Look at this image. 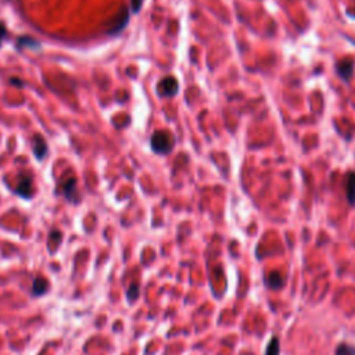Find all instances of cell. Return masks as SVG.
<instances>
[{
    "label": "cell",
    "instance_id": "6da1fadb",
    "mask_svg": "<svg viewBox=\"0 0 355 355\" xmlns=\"http://www.w3.org/2000/svg\"><path fill=\"white\" fill-rule=\"evenodd\" d=\"M150 147L158 156H168L175 147V138L167 131H157L151 135Z\"/></svg>",
    "mask_w": 355,
    "mask_h": 355
},
{
    "label": "cell",
    "instance_id": "9c48e42d",
    "mask_svg": "<svg viewBox=\"0 0 355 355\" xmlns=\"http://www.w3.org/2000/svg\"><path fill=\"white\" fill-rule=\"evenodd\" d=\"M48 287L49 283L46 279L37 277V279L34 280V283H32V294L35 295V297H39V295L45 294V293L48 291Z\"/></svg>",
    "mask_w": 355,
    "mask_h": 355
},
{
    "label": "cell",
    "instance_id": "8fae6325",
    "mask_svg": "<svg viewBox=\"0 0 355 355\" xmlns=\"http://www.w3.org/2000/svg\"><path fill=\"white\" fill-rule=\"evenodd\" d=\"M279 352H280L279 340H277V337H272L271 340H269V343H268L265 355H279Z\"/></svg>",
    "mask_w": 355,
    "mask_h": 355
},
{
    "label": "cell",
    "instance_id": "7c38bea8",
    "mask_svg": "<svg viewBox=\"0 0 355 355\" xmlns=\"http://www.w3.org/2000/svg\"><path fill=\"white\" fill-rule=\"evenodd\" d=\"M334 355H355V347L349 344H338Z\"/></svg>",
    "mask_w": 355,
    "mask_h": 355
},
{
    "label": "cell",
    "instance_id": "277c9868",
    "mask_svg": "<svg viewBox=\"0 0 355 355\" xmlns=\"http://www.w3.org/2000/svg\"><path fill=\"white\" fill-rule=\"evenodd\" d=\"M129 23V10L127 7H122L120 13L115 16L114 19L111 20V23L109 25V34L110 35H117L120 34L121 31L124 30Z\"/></svg>",
    "mask_w": 355,
    "mask_h": 355
},
{
    "label": "cell",
    "instance_id": "52a82bcc",
    "mask_svg": "<svg viewBox=\"0 0 355 355\" xmlns=\"http://www.w3.org/2000/svg\"><path fill=\"white\" fill-rule=\"evenodd\" d=\"M265 284H266L268 289L277 290L284 284V280H283L282 275L279 272H272V273H269L268 276L265 277Z\"/></svg>",
    "mask_w": 355,
    "mask_h": 355
},
{
    "label": "cell",
    "instance_id": "30bf717a",
    "mask_svg": "<svg viewBox=\"0 0 355 355\" xmlns=\"http://www.w3.org/2000/svg\"><path fill=\"white\" fill-rule=\"evenodd\" d=\"M63 192L66 194L67 199L74 201V194L77 192V181H75V178H70V179H67L63 183Z\"/></svg>",
    "mask_w": 355,
    "mask_h": 355
},
{
    "label": "cell",
    "instance_id": "ba28073f",
    "mask_svg": "<svg viewBox=\"0 0 355 355\" xmlns=\"http://www.w3.org/2000/svg\"><path fill=\"white\" fill-rule=\"evenodd\" d=\"M34 154L38 160H42L48 154V143L45 142L42 136H37L34 142Z\"/></svg>",
    "mask_w": 355,
    "mask_h": 355
},
{
    "label": "cell",
    "instance_id": "8992f818",
    "mask_svg": "<svg viewBox=\"0 0 355 355\" xmlns=\"http://www.w3.org/2000/svg\"><path fill=\"white\" fill-rule=\"evenodd\" d=\"M345 199L349 205H355V172L349 171L345 175Z\"/></svg>",
    "mask_w": 355,
    "mask_h": 355
},
{
    "label": "cell",
    "instance_id": "3957f363",
    "mask_svg": "<svg viewBox=\"0 0 355 355\" xmlns=\"http://www.w3.org/2000/svg\"><path fill=\"white\" fill-rule=\"evenodd\" d=\"M179 92V81L175 77H165L157 85V93L161 97H174Z\"/></svg>",
    "mask_w": 355,
    "mask_h": 355
},
{
    "label": "cell",
    "instance_id": "7a4b0ae2",
    "mask_svg": "<svg viewBox=\"0 0 355 355\" xmlns=\"http://www.w3.org/2000/svg\"><path fill=\"white\" fill-rule=\"evenodd\" d=\"M334 71L344 84H349L355 73L354 59H343L341 61H337L334 64Z\"/></svg>",
    "mask_w": 355,
    "mask_h": 355
},
{
    "label": "cell",
    "instance_id": "5b68a950",
    "mask_svg": "<svg viewBox=\"0 0 355 355\" xmlns=\"http://www.w3.org/2000/svg\"><path fill=\"white\" fill-rule=\"evenodd\" d=\"M16 193L23 199H31L32 196V179L30 175H23L20 178V182L16 187Z\"/></svg>",
    "mask_w": 355,
    "mask_h": 355
},
{
    "label": "cell",
    "instance_id": "5bb4252c",
    "mask_svg": "<svg viewBox=\"0 0 355 355\" xmlns=\"http://www.w3.org/2000/svg\"><path fill=\"white\" fill-rule=\"evenodd\" d=\"M139 293H140V290H139L138 283H133V284H131V287H129V290H128V294H127L128 300L129 301L138 300Z\"/></svg>",
    "mask_w": 355,
    "mask_h": 355
},
{
    "label": "cell",
    "instance_id": "2e32d148",
    "mask_svg": "<svg viewBox=\"0 0 355 355\" xmlns=\"http://www.w3.org/2000/svg\"><path fill=\"white\" fill-rule=\"evenodd\" d=\"M143 2H145V0H131V13L138 14V13L142 10Z\"/></svg>",
    "mask_w": 355,
    "mask_h": 355
},
{
    "label": "cell",
    "instance_id": "4fadbf2b",
    "mask_svg": "<svg viewBox=\"0 0 355 355\" xmlns=\"http://www.w3.org/2000/svg\"><path fill=\"white\" fill-rule=\"evenodd\" d=\"M19 46H23V48H25V46H28V48L31 49H39L41 48V45L37 42V41H34V39H31V38H20L19 39Z\"/></svg>",
    "mask_w": 355,
    "mask_h": 355
},
{
    "label": "cell",
    "instance_id": "e0dca14e",
    "mask_svg": "<svg viewBox=\"0 0 355 355\" xmlns=\"http://www.w3.org/2000/svg\"><path fill=\"white\" fill-rule=\"evenodd\" d=\"M5 37H6V27L3 24H0V45L3 42Z\"/></svg>",
    "mask_w": 355,
    "mask_h": 355
},
{
    "label": "cell",
    "instance_id": "9a60e30c",
    "mask_svg": "<svg viewBox=\"0 0 355 355\" xmlns=\"http://www.w3.org/2000/svg\"><path fill=\"white\" fill-rule=\"evenodd\" d=\"M61 237H63V236H61V232H59V230H53L52 235H50V241H49V243H50V248H52V246L55 244V240L57 247H59V244L61 243Z\"/></svg>",
    "mask_w": 355,
    "mask_h": 355
}]
</instances>
